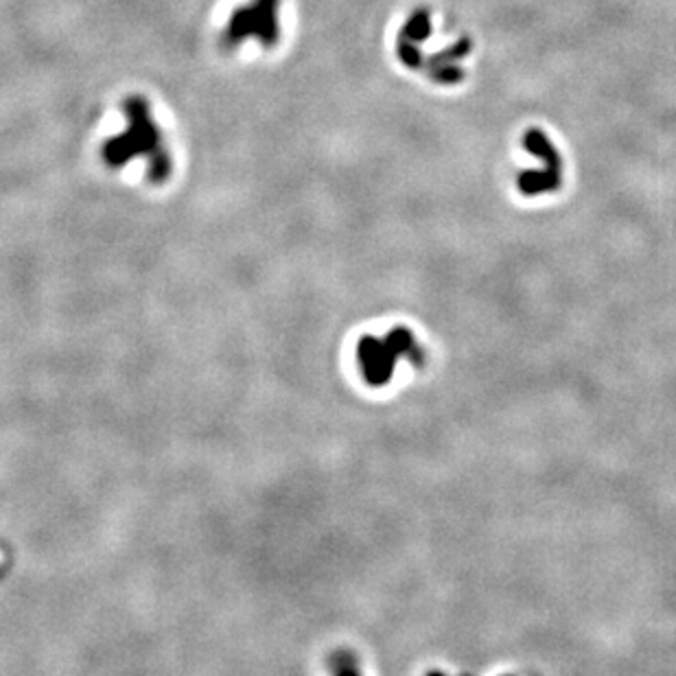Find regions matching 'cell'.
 I'll return each mask as SVG.
<instances>
[{
	"label": "cell",
	"mask_w": 676,
	"mask_h": 676,
	"mask_svg": "<svg viewBox=\"0 0 676 676\" xmlns=\"http://www.w3.org/2000/svg\"><path fill=\"white\" fill-rule=\"evenodd\" d=\"M127 130L103 145V160L108 166H125L134 158H145L149 178L165 182L171 175V158L166 154L158 123L151 118L149 106L142 97H130L123 103Z\"/></svg>",
	"instance_id": "cell-1"
},
{
	"label": "cell",
	"mask_w": 676,
	"mask_h": 676,
	"mask_svg": "<svg viewBox=\"0 0 676 676\" xmlns=\"http://www.w3.org/2000/svg\"><path fill=\"white\" fill-rule=\"evenodd\" d=\"M278 9L280 0H252L245 7H239L223 31L221 44L226 49H237L241 42L259 40L261 44L274 46L280 36Z\"/></svg>",
	"instance_id": "cell-2"
},
{
	"label": "cell",
	"mask_w": 676,
	"mask_h": 676,
	"mask_svg": "<svg viewBox=\"0 0 676 676\" xmlns=\"http://www.w3.org/2000/svg\"><path fill=\"white\" fill-rule=\"evenodd\" d=\"M412 349V337L407 331H394L385 342L364 340L361 344V361H364L368 377L374 383H381V379H388L392 373L394 357L406 355Z\"/></svg>",
	"instance_id": "cell-3"
},
{
	"label": "cell",
	"mask_w": 676,
	"mask_h": 676,
	"mask_svg": "<svg viewBox=\"0 0 676 676\" xmlns=\"http://www.w3.org/2000/svg\"><path fill=\"white\" fill-rule=\"evenodd\" d=\"M427 36H430V16H427V12H416L412 18H409L406 28H403L401 40H407V42H412V44H416V42L425 40Z\"/></svg>",
	"instance_id": "cell-4"
}]
</instances>
